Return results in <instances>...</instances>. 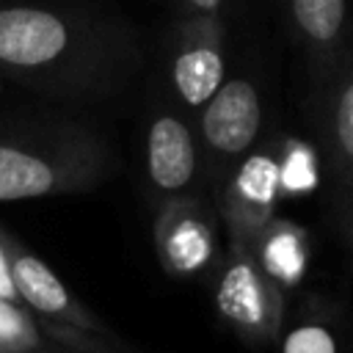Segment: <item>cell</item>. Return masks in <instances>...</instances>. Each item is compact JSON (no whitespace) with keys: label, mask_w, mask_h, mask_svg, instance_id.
Instances as JSON below:
<instances>
[{"label":"cell","mask_w":353,"mask_h":353,"mask_svg":"<svg viewBox=\"0 0 353 353\" xmlns=\"http://www.w3.org/2000/svg\"><path fill=\"white\" fill-rule=\"evenodd\" d=\"M143 69L130 22L91 6L0 3V77L63 102L127 91Z\"/></svg>","instance_id":"cell-1"},{"label":"cell","mask_w":353,"mask_h":353,"mask_svg":"<svg viewBox=\"0 0 353 353\" xmlns=\"http://www.w3.org/2000/svg\"><path fill=\"white\" fill-rule=\"evenodd\" d=\"M116 168L113 149L69 119L0 124V201L83 193Z\"/></svg>","instance_id":"cell-2"},{"label":"cell","mask_w":353,"mask_h":353,"mask_svg":"<svg viewBox=\"0 0 353 353\" xmlns=\"http://www.w3.org/2000/svg\"><path fill=\"white\" fill-rule=\"evenodd\" d=\"M215 309L248 345H270L279 339L284 290L262 270L245 243L229 240V251L215 276Z\"/></svg>","instance_id":"cell-3"},{"label":"cell","mask_w":353,"mask_h":353,"mask_svg":"<svg viewBox=\"0 0 353 353\" xmlns=\"http://www.w3.org/2000/svg\"><path fill=\"white\" fill-rule=\"evenodd\" d=\"M199 132L215 185L221 188L232 168L254 149L262 130V99L251 80L232 77L199 108ZM215 188V190H218Z\"/></svg>","instance_id":"cell-4"},{"label":"cell","mask_w":353,"mask_h":353,"mask_svg":"<svg viewBox=\"0 0 353 353\" xmlns=\"http://www.w3.org/2000/svg\"><path fill=\"white\" fill-rule=\"evenodd\" d=\"M281 193L279 157L270 149H251L218 188V212L234 243H251L276 218Z\"/></svg>","instance_id":"cell-5"},{"label":"cell","mask_w":353,"mask_h":353,"mask_svg":"<svg viewBox=\"0 0 353 353\" xmlns=\"http://www.w3.org/2000/svg\"><path fill=\"white\" fill-rule=\"evenodd\" d=\"M168 74L179 99L196 110L223 85L226 52L221 14L179 17Z\"/></svg>","instance_id":"cell-6"},{"label":"cell","mask_w":353,"mask_h":353,"mask_svg":"<svg viewBox=\"0 0 353 353\" xmlns=\"http://www.w3.org/2000/svg\"><path fill=\"white\" fill-rule=\"evenodd\" d=\"M154 251L174 279L201 273L215 256V226L199 196L165 199L154 218Z\"/></svg>","instance_id":"cell-7"},{"label":"cell","mask_w":353,"mask_h":353,"mask_svg":"<svg viewBox=\"0 0 353 353\" xmlns=\"http://www.w3.org/2000/svg\"><path fill=\"white\" fill-rule=\"evenodd\" d=\"M0 240H3L14 292L30 312H36L47 325L80 328L88 334L108 336V328L66 290V284L50 270V265L44 259L25 251L22 245H17L8 237H0Z\"/></svg>","instance_id":"cell-8"},{"label":"cell","mask_w":353,"mask_h":353,"mask_svg":"<svg viewBox=\"0 0 353 353\" xmlns=\"http://www.w3.org/2000/svg\"><path fill=\"white\" fill-rule=\"evenodd\" d=\"M146 179L154 193L165 199L190 196L199 176V149L190 127L168 110H160L149 119L146 127Z\"/></svg>","instance_id":"cell-9"},{"label":"cell","mask_w":353,"mask_h":353,"mask_svg":"<svg viewBox=\"0 0 353 353\" xmlns=\"http://www.w3.org/2000/svg\"><path fill=\"white\" fill-rule=\"evenodd\" d=\"M320 132L331 154V165L347 196H353V52L345 50L339 61L320 77Z\"/></svg>","instance_id":"cell-10"},{"label":"cell","mask_w":353,"mask_h":353,"mask_svg":"<svg viewBox=\"0 0 353 353\" xmlns=\"http://www.w3.org/2000/svg\"><path fill=\"white\" fill-rule=\"evenodd\" d=\"M284 22L320 80L347 50V0H279Z\"/></svg>","instance_id":"cell-11"},{"label":"cell","mask_w":353,"mask_h":353,"mask_svg":"<svg viewBox=\"0 0 353 353\" xmlns=\"http://www.w3.org/2000/svg\"><path fill=\"white\" fill-rule=\"evenodd\" d=\"M251 254L262 265V270L281 287H295L309 265V237L306 232L284 218H273L268 226L256 232L248 243Z\"/></svg>","instance_id":"cell-12"},{"label":"cell","mask_w":353,"mask_h":353,"mask_svg":"<svg viewBox=\"0 0 353 353\" xmlns=\"http://www.w3.org/2000/svg\"><path fill=\"white\" fill-rule=\"evenodd\" d=\"M279 157V179H281V193L290 196H301L314 190L317 185V160L309 143L290 138L281 143V149L276 152Z\"/></svg>","instance_id":"cell-13"},{"label":"cell","mask_w":353,"mask_h":353,"mask_svg":"<svg viewBox=\"0 0 353 353\" xmlns=\"http://www.w3.org/2000/svg\"><path fill=\"white\" fill-rule=\"evenodd\" d=\"M41 345L36 320L17 309L8 298H0V353H28Z\"/></svg>","instance_id":"cell-14"},{"label":"cell","mask_w":353,"mask_h":353,"mask_svg":"<svg viewBox=\"0 0 353 353\" xmlns=\"http://www.w3.org/2000/svg\"><path fill=\"white\" fill-rule=\"evenodd\" d=\"M281 353H336V339L320 323H301L281 339Z\"/></svg>","instance_id":"cell-15"},{"label":"cell","mask_w":353,"mask_h":353,"mask_svg":"<svg viewBox=\"0 0 353 353\" xmlns=\"http://www.w3.org/2000/svg\"><path fill=\"white\" fill-rule=\"evenodd\" d=\"M223 6H226V0H179L182 17H193V14H221Z\"/></svg>","instance_id":"cell-16"},{"label":"cell","mask_w":353,"mask_h":353,"mask_svg":"<svg viewBox=\"0 0 353 353\" xmlns=\"http://www.w3.org/2000/svg\"><path fill=\"white\" fill-rule=\"evenodd\" d=\"M342 232H345V237H347V243L353 248V196L342 207Z\"/></svg>","instance_id":"cell-17"}]
</instances>
